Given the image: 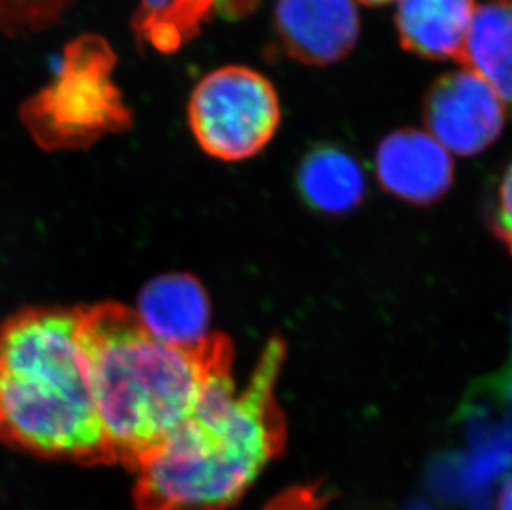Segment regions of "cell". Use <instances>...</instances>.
<instances>
[{"label": "cell", "instance_id": "11", "mask_svg": "<svg viewBox=\"0 0 512 510\" xmlns=\"http://www.w3.org/2000/svg\"><path fill=\"white\" fill-rule=\"evenodd\" d=\"M297 189L314 211L340 216L362 203L367 179L362 164L337 146H317L305 154L297 171Z\"/></svg>", "mask_w": 512, "mask_h": 510}, {"label": "cell", "instance_id": "10", "mask_svg": "<svg viewBox=\"0 0 512 510\" xmlns=\"http://www.w3.org/2000/svg\"><path fill=\"white\" fill-rule=\"evenodd\" d=\"M135 312L155 337L171 345L189 347L209 335L208 295L191 275H163L153 280L141 292Z\"/></svg>", "mask_w": 512, "mask_h": 510}, {"label": "cell", "instance_id": "4", "mask_svg": "<svg viewBox=\"0 0 512 510\" xmlns=\"http://www.w3.org/2000/svg\"><path fill=\"white\" fill-rule=\"evenodd\" d=\"M116 53L102 35L83 34L63 49L54 78L20 106L35 143L47 151L87 150L133 125V113L113 82Z\"/></svg>", "mask_w": 512, "mask_h": 510}, {"label": "cell", "instance_id": "3", "mask_svg": "<svg viewBox=\"0 0 512 510\" xmlns=\"http://www.w3.org/2000/svg\"><path fill=\"white\" fill-rule=\"evenodd\" d=\"M0 441L39 458L113 464L78 308L25 310L0 325Z\"/></svg>", "mask_w": 512, "mask_h": 510}, {"label": "cell", "instance_id": "14", "mask_svg": "<svg viewBox=\"0 0 512 510\" xmlns=\"http://www.w3.org/2000/svg\"><path fill=\"white\" fill-rule=\"evenodd\" d=\"M491 226L499 241L503 242L512 254V161L504 171L503 179L499 184Z\"/></svg>", "mask_w": 512, "mask_h": 510}, {"label": "cell", "instance_id": "12", "mask_svg": "<svg viewBox=\"0 0 512 510\" xmlns=\"http://www.w3.org/2000/svg\"><path fill=\"white\" fill-rule=\"evenodd\" d=\"M459 65L483 78L512 113V0L478 5Z\"/></svg>", "mask_w": 512, "mask_h": 510}, {"label": "cell", "instance_id": "2", "mask_svg": "<svg viewBox=\"0 0 512 510\" xmlns=\"http://www.w3.org/2000/svg\"><path fill=\"white\" fill-rule=\"evenodd\" d=\"M287 347L272 337L249 385L214 388L196 413L136 471V510H229L287 441L276 386Z\"/></svg>", "mask_w": 512, "mask_h": 510}, {"label": "cell", "instance_id": "13", "mask_svg": "<svg viewBox=\"0 0 512 510\" xmlns=\"http://www.w3.org/2000/svg\"><path fill=\"white\" fill-rule=\"evenodd\" d=\"M75 0H0V32L39 34L57 24Z\"/></svg>", "mask_w": 512, "mask_h": 510}, {"label": "cell", "instance_id": "15", "mask_svg": "<svg viewBox=\"0 0 512 510\" xmlns=\"http://www.w3.org/2000/svg\"><path fill=\"white\" fill-rule=\"evenodd\" d=\"M174 2H178V0H141V15H143L146 20H150L151 17H155V15L168 12ZM146 20H143V22H146ZM143 22H141V24H143Z\"/></svg>", "mask_w": 512, "mask_h": 510}, {"label": "cell", "instance_id": "17", "mask_svg": "<svg viewBox=\"0 0 512 510\" xmlns=\"http://www.w3.org/2000/svg\"><path fill=\"white\" fill-rule=\"evenodd\" d=\"M357 4L370 5V7H378V5H388L393 4V2H398V0H355Z\"/></svg>", "mask_w": 512, "mask_h": 510}, {"label": "cell", "instance_id": "6", "mask_svg": "<svg viewBox=\"0 0 512 510\" xmlns=\"http://www.w3.org/2000/svg\"><path fill=\"white\" fill-rule=\"evenodd\" d=\"M508 113L498 93L461 65L438 78L423 102L426 131L458 156L488 150L503 133Z\"/></svg>", "mask_w": 512, "mask_h": 510}, {"label": "cell", "instance_id": "9", "mask_svg": "<svg viewBox=\"0 0 512 510\" xmlns=\"http://www.w3.org/2000/svg\"><path fill=\"white\" fill-rule=\"evenodd\" d=\"M476 9V0H398L401 47L433 62H461Z\"/></svg>", "mask_w": 512, "mask_h": 510}, {"label": "cell", "instance_id": "7", "mask_svg": "<svg viewBox=\"0 0 512 510\" xmlns=\"http://www.w3.org/2000/svg\"><path fill=\"white\" fill-rule=\"evenodd\" d=\"M355 0H277V39L290 58L327 67L352 52L360 37Z\"/></svg>", "mask_w": 512, "mask_h": 510}, {"label": "cell", "instance_id": "16", "mask_svg": "<svg viewBox=\"0 0 512 510\" xmlns=\"http://www.w3.org/2000/svg\"><path fill=\"white\" fill-rule=\"evenodd\" d=\"M496 510H512V476L508 477L499 489Z\"/></svg>", "mask_w": 512, "mask_h": 510}, {"label": "cell", "instance_id": "8", "mask_svg": "<svg viewBox=\"0 0 512 510\" xmlns=\"http://www.w3.org/2000/svg\"><path fill=\"white\" fill-rule=\"evenodd\" d=\"M375 174L387 193L406 203L428 206L450 191L455 161L428 131L401 128L380 141Z\"/></svg>", "mask_w": 512, "mask_h": 510}, {"label": "cell", "instance_id": "5", "mask_svg": "<svg viewBox=\"0 0 512 510\" xmlns=\"http://www.w3.org/2000/svg\"><path fill=\"white\" fill-rule=\"evenodd\" d=\"M281 100L254 68L228 65L204 75L188 103L189 128L204 153L237 163L261 153L281 125Z\"/></svg>", "mask_w": 512, "mask_h": 510}, {"label": "cell", "instance_id": "1", "mask_svg": "<svg viewBox=\"0 0 512 510\" xmlns=\"http://www.w3.org/2000/svg\"><path fill=\"white\" fill-rule=\"evenodd\" d=\"M98 414L113 464L138 471L206 396L232 380L234 347L221 333L189 347L163 342L120 304L78 308Z\"/></svg>", "mask_w": 512, "mask_h": 510}]
</instances>
